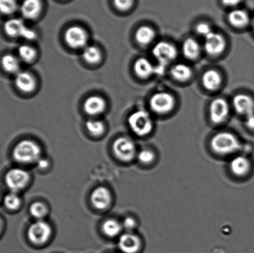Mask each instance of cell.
Wrapping results in <instances>:
<instances>
[{"instance_id": "2e32d148", "label": "cell", "mask_w": 254, "mask_h": 253, "mask_svg": "<svg viewBox=\"0 0 254 253\" xmlns=\"http://www.w3.org/2000/svg\"><path fill=\"white\" fill-rule=\"evenodd\" d=\"M91 201L92 204L97 209H106L111 203V193L105 187L97 188L92 193Z\"/></svg>"}, {"instance_id": "e0dca14e", "label": "cell", "mask_w": 254, "mask_h": 253, "mask_svg": "<svg viewBox=\"0 0 254 253\" xmlns=\"http://www.w3.org/2000/svg\"><path fill=\"white\" fill-rule=\"evenodd\" d=\"M15 84L20 91L24 93H31L36 88V79L28 72L19 71L15 78Z\"/></svg>"}, {"instance_id": "d4e9b609", "label": "cell", "mask_w": 254, "mask_h": 253, "mask_svg": "<svg viewBox=\"0 0 254 253\" xmlns=\"http://www.w3.org/2000/svg\"><path fill=\"white\" fill-rule=\"evenodd\" d=\"M155 32L148 26H141L137 30L135 37L137 42L141 45L151 43L155 38Z\"/></svg>"}, {"instance_id": "8fae6325", "label": "cell", "mask_w": 254, "mask_h": 253, "mask_svg": "<svg viewBox=\"0 0 254 253\" xmlns=\"http://www.w3.org/2000/svg\"><path fill=\"white\" fill-rule=\"evenodd\" d=\"M229 167L232 174L238 178H245L252 170V162L245 155H235L231 160Z\"/></svg>"}, {"instance_id": "836d02e7", "label": "cell", "mask_w": 254, "mask_h": 253, "mask_svg": "<svg viewBox=\"0 0 254 253\" xmlns=\"http://www.w3.org/2000/svg\"><path fill=\"white\" fill-rule=\"evenodd\" d=\"M17 7L16 0H0V8L2 14L9 15L14 13Z\"/></svg>"}, {"instance_id": "83f0119b", "label": "cell", "mask_w": 254, "mask_h": 253, "mask_svg": "<svg viewBox=\"0 0 254 253\" xmlns=\"http://www.w3.org/2000/svg\"><path fill=\"white\" fill-rule=\"evenodd\" d=\"M123 227V225L117 220L109 219L104 223L103 230L107 236L113 237L120 234Z\"/></svg>"}, {"instance_id": "4316f807", "label": "cell", "mask_w": 254, "mask_h": 253, "mask_svg": "<svg viewBox=\"0 0 254 253\" xmlns=\"http://www.w3.org/2000/svg\"><path fill=\"white\" fill-rule=\"evenodd\" d=\"M2 66L7 73L17 74L19 72V60L11 54H6L2 57Z\"/></svg>"}, {"instance_id": "7402d4cb", "label": "cell", "mask_w": 254, "mask_h": 253, "mask_svg": "<svg viewBox=\"0 0 254 253\" xmlns=\"http://www.w3.org/2000/svg\"><path fill=\"white\" fill-rule=\"evenodd\" d=\"M229 21L233 26L241 28L246 27L250 22V17L247 12L241 9L234 10L228 16Z\"/></svg>"}, {"instance_id": "8992f818", "label": "cell", "mask_w": 254, "mask_h": 253, "mask_svg": "<svg viewBox=\"0 0 254 253\" xmlns=\"http://www.w3.org/2000/svg\"><path fill=\"white\" fill-rule=\"evenodd\" d=\"M52 229L48 223L39 220L31 225L27 232L28 238L35 244H42L51 237Z\"/></svg>"}, {"instance_id": "8d00e7d4", "label": "cell", "mask_w": 254, "mask_h": 253, "mask_svg": "<svg viewBox=\"0 0 254 253\" xmlns=\"http://www.w3.org/2000/svg\"><path fill=\"white\" fill-rule=\"evenodd\" d=\"M136 220L133 217H128L124 220L123 227L128 232H131L132 230L136 227Z\"/></svg>"}, {"instance_id": "f1b7e54d", "label": "cell", "mask_w": 254, "mask_h": 253, "mask_svg": "<svg viewBox=\"0 0 254 253\" xmlns=\"http://www.w3.org/2000/svg\"><path fill=\"white\" fill-rule=\"evenodd\" d=\"M137 158L139 162L144 165H151L155 162L157 156L156 153L153 150L149 148H144L137 153Z\"/></svg>"}, {"instance_id": "f546056e", "label": "cell", "mask_w": 254, "mask_h": 253, "mask_svg": "<svg viewBox=\"0 0 254 253\" xmlns=\"http://www.w3.org/2000/svg\"><path fill=\"white\" fill-rule=\"evenodd\" d=\"M18 54L21 60L26 63H31L36 58V51L33 47L24 45L19 47Z\"/></svg>"}, {"instance_id": "b9f144b4", "label": "cell", "mask_w": 254, "mask_h": 253, "mask_svg": "<svg viewBox=\"0 0 254 253\" xmlns=\"http://www.w3.org/2000/svg\"></svg>"}, {"instance_id": "60d3db41", "label": "cell", "mask_w": 254, "mask_h": 253, "mask_svg": "<svg viewBox=\"0 0 254 253\" xmlns=\"http://www.w3.org/2000/svg\"><path fill=\"white\" fill-rule=\"evenodd\" d=\"M158 65L154 66V74H161L165 70L166 65L163 64L158 63Z\"/></svg>"}, {"instance_id": "484cf974", "label": "cell", "mask_w": 254, "mask_h": 253, "mask_svg": "<svg viewBox=\"0 0 254 253\" xmlns=\"http://www.w3.org/2000/svg\"><path fill=\"white\" fill-rule=\"evenodd\" d=\"M82 55L84 60L89 64L98 63L101 59L100 51L94 46L84 47Z\"/></svg>"}, {"instance_id": "7c38bea8", "label": "cell", "mask_w": 254, "mask_h": 253, "mask_svg": "<svg viewBox=\"0 0 254 253\" xmlns=\"http://www.w3.org/2000/svg\"><path fill=\"white\" fill-rule=\"evenodd\" d=\"M229 114V106L225 99H216L211 102L210 107L211 120L215 124L225 121Z\"/></svg>"}, {"instance_id": "4dcf8cb0", "label": "cell", "mask_w": 254, "mask_h": 253, "mask_svg": "<svg viewBox=\"0 0 254 253\" xmlns=\"http://www.w3.org/2000/svg\"><path fill=\"white\" fill-rule=\"evenodd\" d=\"M87 130L91 135L99 136L103 133L105 127L103 121L96 120H90L86 123Z\"/></svg>"}, {"instance_id": "74e56055", "label": "cell", "mask_w": 254, "mask_h": 253, "mask_svg": "<svg viewBox=\"0 0 254 253\" xmlns=\"http://www.w3.org/2000/svg\"><path fill=\"white\" fill-rule=\"evenodd\" d=\"M245 123L249 129L254 130V113L246 116Z\"/></svg>"}, {"instance_id": "d6a6232c", "label": "cell", "mask_w": 254, "mask_h": 253, "mask_svg": "<svg viewBox=\"0 0 254 253\" xmlns=\"http://www.w3.org/2000/svg\"><path fill=\"white\" fill-rule=\"evenodd\" d=\"M31 214L36 219H41L46 216L47 213V209L46 205L42 202H36L31 205L30 208Z\"/></svg>"}, {"instance_id": "277c9868", "label": "cell", "mask_w": 254, "mask_h": 253, "mask_svg": "<svg viewBox=\"0 0 254 253\" xmlns=\"http://www.w3.org/2000/svg\"><path fill=\"white\" fill-rule=\"evenodd\" d=\"M114 152L116 157L124 162H129L137 155L135 144L130 139L119 138L113 145Z\"/></svg>"}, {"instance_id": "5b68a950", "label": "cell", "mask_w": 254, "mask_h": 253, "mask_svg": "<svg viewBox=\"0 0 254 253\" xmlns=\"http://www.w3.org/2000/svg\"><path fill=\"white\" fill-rule=\"evenodd\" d=\"M5 181L7 187L12 192L16 193L23 189L29 182V173L21 168H13L6 173Z\"/></svg>"}, {"instance_id": "30bf717a", "label": "cell", "mask_w": 254, "mask_h": 253, "mask_svg": "<svg viewBox=\"0 0 254 253\" xmlns=\"http://www.w3.org/2000/svg\"><path fill=\"white\" fill-rule=\"evenodd\" d=\"M66 43L71 48L80 49L85 47L88 42V34L85 30L79 26L69 27L64 34Z\"/></svg>"}, {"instance_id": "603a6c76", "label": "cell", "mask_w": 254, "mask_h": 253, "mask_svg": "<svg viewBox=\"0 0 254 253\" xmlns=\"http://www.w3.org/2000/svg\"><path fill=\"white\" fill-rule=\"evenodd\" d=\"M183 50L184 55L190 59L197 58L200 52V47L198 42L191 38L184 42Z\"/></svg>"}, {"instance_id": "3957f363", "label": "cell", "mask_w": 254, "mask_h": 253, "mask_svg": "<svg viewBox=\"0 0 254 253\" xmlns=\"http://www.w3.org/2000/svg\"><path fill=\"white\" fill-rule=\"evenodd\" d=\"M128 125L136 135L143 137L151 133L153 129V120L145 110L134 111L128 118Z\"/></svg>"}, {"instance_id": "9a60e30c", "label": "cell", "mask_w": 254, "mask_h": 253, "mask_svg": "<svg viewBox=\"0 0 254 253\" xmlns=\"http://www.w3.org/2000/svg\"><path fill=\"white\" fill-rule=\"evenodd\" d=\"M233 105L238 113L248 116L254 113V101L246 94H238L233 99Z\"/></svg>"}, {"instance_id": "52a82bcc", "label": "cell", "mask_w": 254, "mask_h": 253, "mask_svg": "<svg viewBox=\"0 0 254 253\" xmlns=\"http://www.w3.org/2000/svg\"><path fill=\"white\" fill-rule=\"evenodd\" d=\"M149 105L156 113H166L173 110L175 105V100L170 94L158 93L152 97Z\"/></svg>"}, {"instance_id": "4fadbf2b", "label": "cell", "mask_w": 254, "mask_h": 253, "mask_svg": "<svg viewBox=\"0 0 254 253\" xmlns=\"http://www.w3.org/2000/svg\"><path fill=\"white\" fill-rule=\"evenodd\" d=\"M141 246L140 238L132 232H127L119 239V249L124 253H136Z\"/></svg>"}, {"instance_id": "7a4b0ae2", "label": "cell", "mask_w": 254, "mask_h": 253, "mask_svg": "<svg viewBox=\"0 0 254 253\" xmlns=\"http://www.w3.org/2000/svg\"><path fill=\"white\" fill-rule=\"evenodd\" d=\"M41 148L37 143L30 140H23L17 144L13 150V157L19 163L29 164L37 162L41 158Z\"/></svg>"}, {"instance_id": "ac0fdd59", "label": "cell", "mask_w": 254, "mask_h": 253, "mask_svg": "<svg viewBox=\"0 0 254 253\" xmlns=\"http://www.w3.org/2000/svg\"><path fill=\"white\" fill-rule=\"evenodd\" d=\"M42 7L41 0H24L20 10L25 18L34 19L41 13Z\"/></svg>"}, {"instance_id": "5bb4252c", "label": "cell", "mask_w": 254, "mask_h": 253, "mask_svg": "<svg viewBox=\"0 0 254 253\" xmlns=\"http://www.w3.org/2000/svg\"><path fill=\"white\" fill-rule=\"evenodd\" d=\"M226 47V42L221 34L213 32L205 37V49L211 55L222 53Z\"/></svg>"}, {"instance_id": "6da1fadb", "label": "cell", "mask_w": 254, "mask_h": 253, "mask_svg": "<svg viewBox=\"0 0 254 253\" xmlns=\"http://www.w3.org/2000/svg\"><path fill=\"white\" fill-rule=\"evenodd\" d=\"M210 149L220 157L235 155L242 150L243 145L237 136L229 132L216 134L210 141Z\"/></svg>"}, {"instance_id": "ba28073f", "label": "cell", "mask_w": 254, "mask_h": 253, "mask_svg": "<svg viewBox=\"0 0 254 253\" xmlns=\"http://www.w3.org/2000/svg\"><path fill=\"white\" fill-rule=\"evenodd\" d=\"M4 31L11 37H21L28 40H32L36 37V33L27 28L23 21L19 19H9L5 22Z\"/></svg>"}, {"instance_id": "cb8c5ba5", "label": "cell", "mask_w": 254, "mask_h": 253, "mask_svg": "<svg viewBox=\"0 0 254 253\" xmlns=\"http://www.w3.org/2000/svg\"><path fill=\"white\" fill-rule=\"evenodd\" d=\"M171 73L174 78L180 81L188 80L192 75V71L190 67L183 63L174 66L171 69Z\"/></svg>"}, {"instance_id": "ffe728a7", "label": "cell", "mask_w": 254, "mask_h": 253, "mask_svg": "<svg viewBox=\"0 0 254 253\" xmlns=\"http://www.w3.org/2000/svg\"><path fill=\"white\" fill-rule=\"evenodd\" d=\"M202 81L205 88L208 90L213 91L220 87L222 82V78L218 72L210 69L203 74Z\"/></svg>"}, {"instance_id": "d590c367", "label": "cell", "mask_w": 254, "mask_h": 253, "mask_svg": "<svg viewBox=\"0 0 254 253\" xmlns=\"http://www.w3.org/2000/svg\"><path fill=\"white\" fill-rule=\"evenodd\" d=\"M196 31L201 36L205 37L208 36L211 33H212L213 31L211 30V27L209 26L208 24L206 23H200L196 26Z\"/></svg>"}, {"instance_id": "44dd1931", "label": "cell", "mask_w": 254, "mask_h": 253, "mask_svg": "<svg viewBox=\"0 0 254 253\" xmlns=\"http://www.w3.org/2000/svg\"><path fill=\"white\" fill-rule=\"evenodd\" d=\"M134 71L142 78H146L154 73V66L146 58H140L134 63Z\"/></svg>"}, {"instance_id": "ab89813d", "label": "cell", "mask_w": 254, "mask_h": 253, "mask_svg": "<svg viewBox=\"0 0 254 253\" xmlns=\"http://www.w3.org/2000/svg\"><path fill=\"white\" fill-rule=\"evenodd\" d=\"M37 162L38 167L42 168V169L46 168L49 166V161L47 159H45V158H41Z\"/></svg>"}, {"instance_id": "e575fe53", "label": "cell", "mask_w": 254, "mask_h": 253, "mask_svg": "<svg viewBox=\"0 0 254 253\" xmlns=\"http://www.w3.org/2000/svg\"><path fill=\"white\" fill-rule=\"evenodd\" d=\"M134 0H114L115 6L121 11H127L133 6Z\"/></svg>"}, {"instance_id": "f35d334b", "label": "cell", "mask_w": 254, "mask_h": 253, "mask_svg": "<svg viewBox=\"0 0 254 253\" xmlns=\"http://www.w3.org/2000/svg\"><path fill=\"white\" fill-rule=\"evenodd\" d=\"M224 4L228 6H236L240 3L242 0H222Z\"/></svg>"}, {"instance_id": "1f68e13d", "label": "cell", "mask_w": 254, "mask_h": 253, "mask_svg": "<svg viewBox=\"0 0 254 253\" xmlns=\"http://www.w3.org/2000/svg\"><path fill=\"white\" fill-rule=\"evenodd\" d=\"M4 205L9 209L15 210L18 209L21 204V198L16 192L9 193L4 199Z\"/></svg>"}, {"instance_id": "9c48e42d", "label": "cell", "mask_w": 254, "mask_h": 253, "mask_svg": "<svg viewBox=\"0 0 254 253\" xmlns=\"http://www.w3.org/2000/svg\"><path fill=\"white\" fill-rule=\"evenodd\" d=\"M153 54L159 63L166 66L178 56V51L173 44L166 42H160L154 47Z\"/></svg>"}, {"instance_id": "d6986e66", "label": "cell", "mask_w": 254, "mask_h": 253, "mask_svg": "<svg viewBox=\"0 0 254 253\" xmlns=\"http://www.w3.org/2000/svg\"><path fill=\"white\" fill-rule=\"evenodd\" d=\"M106 108L105 101L101 97L93 96L87 99L84 104V109L90 115H97L103 113Z\"/></svg>"}]
</instances>
